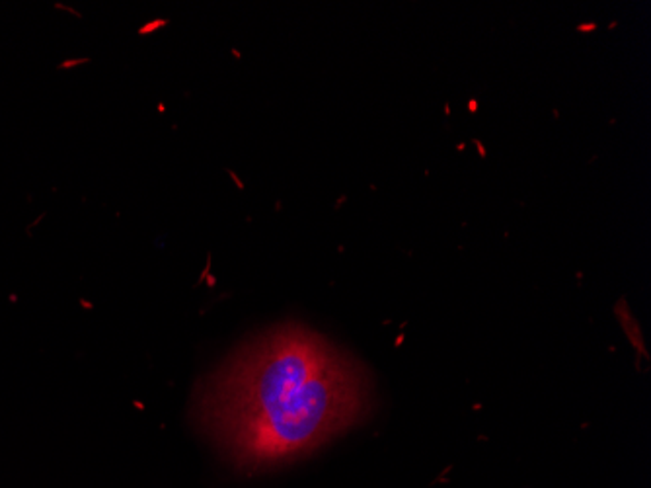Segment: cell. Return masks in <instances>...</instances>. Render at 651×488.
Masks as SVG:
<instances>
[{"label":"cell","instance_id":"cell-1","mask_svg":"<svg viewBox=\"0 0 651 488\" xmlns=\"http://www.w3.org/2000/svg\"><path fill=\"white\" fill-rule=\"evenodd\" d=\"M363 367L324 336L283 325L238 348L195 392L193 418L242 467L299 459L363 420Z\"/></svg>","mask_w":651,"mask_h":488}]
</instances>
